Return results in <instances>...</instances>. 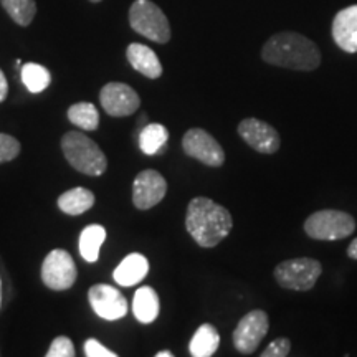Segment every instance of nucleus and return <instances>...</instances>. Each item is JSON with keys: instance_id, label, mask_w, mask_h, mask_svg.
<instances>
[{"instance_id": "1", "label": "nucleus", "mask_w": 357, "mask_h": 357, "mask_svg": "<svg viewBox=\"0 0 357 357\" xmlns=\"http://www.w3.org/2000/svg\"><path fill=\"white\" fill-rule=\"evenodd\" d=\"M234 227L231 213L207 197H195L187 205L185 229L202 248H213L230 235Z\"/></svg>"}, {"instance_id": "2", "label": "nucleus", "mask_w": 357, "mask_h": 357, "mask_svg": "<svg viewBox=\"0 0 357 357\" xmlns=\"http://www.w3.org/2000/svg\"><path fill=\"white\" fill-rule=\"evenodd\" d=\"M261 58L268 65L294 71H312L321 65L318 45L298 32L271 35L263 45Z\"/></svg>"}, {"instance_id": "3", "label": "nucleus", "mask_w": 357, "mask_h": 357, "mask_svg": "<svg viewBox=\"0 0 357 357\" xmlns=\"http://www.w3.org/2000/svg\"><path fill=\"white\" fill-rule=\"evenodd\" d=\"M61 151L70 166L84 176H102L108 169V159L101 147L83 132L68 131L61 137Z\"/></svg>"}, {"instance_id": "4", "label": "nucleus", "mask_w": 357, "mask_h": 357, "mask_svg": "<svg viewBox=\"0 0 357 357\" xmlns=\"http://www.w3.org/2000/svg\"><path fill=\"white\" fill-rule=\"evenodd\" d=\"M356 231V218L342 211H318L305 220V234L319 242L344 240Z\"/></svg>"}, {"instance_id": "5", "label": "nucleus", "mask_w": 357, "mask_h": 357, "mask_svg": "<svg viewBox=\"0 0 357 357\" xmlns=\"http://www.w3.org/2000/svg\"><path fill=\"white\" fill-rule=\"evenodd\" d=\"M129 25L136 33L155 43L171 40V25L166 13L151 0H136L129 8Z\"/></svg>"}, {"instance_id": "6", "label": "nucleus", "mask_w": 357, "mask_h": 357, "mask_svg": "<svg viewBox=\"0 0 357 357\" xmlns=\"http://www.w3.org/2000/svg\"><path fill=\"white\" fill-rule=\"evenodd\" d=\"M321 273L323 265L316 258L310 257L289 258L281 261L273 271L276 283L291 291H310L318 283Z\"/></svg>"}, {"instance_id": "7", "label": "nucleus", "mask_w": 357, "mask_h": 357, "mask_svg": "<svg viewBox=\"0 0 357 357\" xmlns=\"http://www.w3.org/2000/svg\"><path fill=\"white\" fill-rule=\"evenodd\" d=\"M77 276V265L66 250L55 248L45 257L42 265V280L45 287L55 289V291H65L73 287Z\"/></svg>"}, {"instance_id": "8", "label": "nucleus", "mask_w": 357, "mask_h": 357, "mask_svg": "<svg viewBox=\"0 0 357 357\" xmlns=\"http://www.w3.org/2000/svg\"><path fill=\"white\" fill-rule=\"evenodd\" d=\"M270 329V318L263 310H252L243 316L234 331V347L240 354L250 356L258 349Z\"/></svg>"}, {"instance_id": "9", "label": "nucleus", "mask_w": 357, "mask_h": 357, "mask_svg": "<svg viewBox=\"0 0 357 357\" xmlns=\"http://www.w3.org/2000/svg\"><path fill=\"white\" fill-rule=\"evenodd\" d=\"M182 149L185 155L197 159L199 162L211 167H220L225 162V151L215 137L205 129L192 128L182 137Z\"/></svg>"}, {"instance_id": "10", "label": "nucleus", "mask_w": 357, "mask_h": 357, "mask_svg": "<svg viewBox=\"0 0 357 357\" xmlns=\"http://www.w3.org/2000/svg\"><path fill=\"white\" fill-rule=\"evenodd\" d=\"M167 194V181L154 169L139 172L132 182V204L139 211H149L162 202Z\"/></svg>"}, {"instance_id": "11", "label": "nucleus", "mask_w": 357, "mask_h": 357, "mask_svg": "<svg viewBox=\"0 0 357 357\" xmlns=\"http://www.w3.org/2000/svg\"><path fill=\"white\" fill-rule=\"evenodd\" d=\"M100 102L102 109L113 118H124L136 113L141 106V98L126 83L111 82L101 88Z\"/></svg>"}, {"instance_id": "12", "label": "nucleus", "mask_w": 357, "mask_h": 357, "mask_svg": "<svg viewBox=\"0 0 357 357\" xmlns=\"http://www.w3.org/2000/svg\"><path fill=\"white\" fill-rule=\"evenodd\" d=\"M88 300L93 311L106 321H118L128 314V300L118 288L111 284L91 287L88 291Z\"/></svg>"}, {"instance_id": "13", "label": "nucleus", "mask_w": 357, "mask_h": 357, "mask_svg": "<svg viewBox=\"0 0 357 357\" xmlns=\"http://www.w3.org/2000/svg\"><path fill=\"white\" fill-rule=\"evenodd\" d=\"M238 136L247 144L260 154H275L278 153L281 139L276 129L261 119L247 118L236 126Z\"/></svg>"}, {"instance_id": "14", "label": "nucleus", "mask_w": 357, "mask_h": 357, "mask_svg": "<svg viewBox=\"0 0 357 357\" xmlns=\"http://www.w3.org/2000/svg\"><path fill=\"white\" fill-rule=\"evenodd\" d=\"M331 33L334 43L346 53H357V3L336 13Z\"/></svg>"}, {"instance_id": "15", "label": "nucleus", "mask_w": 357, "mask_h": 357, "mask_svg": "<svg viewBox=\"0 0 357 357\" xmlns=\"http://www.w3.org/2000/svg\"><path fill=\"white\" fill-rule=\"evenodd\" d=\"M128 61L136 71L144 75L146 78L158 79L162 75V65L154 50L142 43H131L126 50Z\"/></svg>"}, {"instance_id": "16", "label": "nucleus", "mask_w": 357, "mask_h": 357, "mask_svg": "<svg viewBox=\"0 0 357 357\" xmlns=\"http://www.w3.org/2000/svg\"><path fill=\"white\" fill-rule=\"evenodd\" d=\"M149 273V261L141 253H131L116 266L113 278L121 287H132L141 283Z\"/></svg>"}, {"instance_id": "17", "label": "nucleus", "mask_w": 357, "mask_h": 357, "mask_svg": "<svg viewBox=\"0 0 357 357\" xmlns=\"http://www.w3.org/2000/svg\"><path fill=\"white\" fill-rule=\"evenodd\" d=\"M160 310L159 296L154 288L142 287L134 293L132 300V312L136 318L142 324H151L158 319Z\"/></svg>"}, {"instance_id": "18", "label": "nucleus", "mask_w": 357, "mask_h": 357, "mask_svg": "<svg viewBox=\"0 0 357 357\" xmlns=\"http://www.w3.org/2000/svg\"><path fill=\"white\" fill-rule=\"evenodd\" d=\"M95 205V194L84 187H75L58 197V208L66 215L77 217L88 212Z\"/></svg>"}, {"instance_id": "19", "label": "nucleus", "mask_w": 357, "mask_h": 357, "mask_svg": "<svg viewBox=\"0 0 357 357\" xmlns=\"http://www.w3.org/2000/svg\"><path fill=\"white\" fill-rule=\"evenodd\" d=\"M220 346V334L213 324L205 323L199 326L189 342V352L192 357H211Z\"/></svg>"}, {"instance_id": "20", "label": "nucleus", "mask_w": 357, "mask_h": 357, "mask_svg": "<svg viewBox=\"0 0 357 357\" xmlns=\"http://www.w3.org/2000/svg\"><path fill=\"white\" fill-rule=\"evenodd\" d=\"M106 240V229L101 225H88L83 229L82 235H79L78 248L82 253L83 260L88 263H95L100 258L101 245Z\"/></svg>"}, {"instance_id": "21", "label": "nucleus", "mask_w": 357, "mask_h": 357, "mask_svg": "<svg viewBox=\"0 0 357 357\" xmlns=\"http://www.w3.org/2000/svg\"><path fill=\"white\" fill-rule=\"evenodd\" d=\"M169 139V131L164 124L153 123L147 124L141 129L139 134V147L141 151L147 155L158 154L164 149V146L167 144Z\"/></svg>"}, {"instance_id": "22", "label": "nucleus", "mask_w": 357, "mask_h": 357, "mask_svg": "<svg viewBox=\"0 0 357 357\" xmlns=\"http://www.w3.org/2000/svg\"><path fill=\"white\" fill-rule=\"evenodd\" d=\"M68 119L71 124L84 129V131H96L100 126V113L93 102H77L70 106Z\"/></svg>"}, {"instance_id": "23", "label": "nucleus", "mask_w": 357, "mask_h": 357, "mask_svg": "<svg viewBox=\"0 0 357 357\" xmlns=\"http://www.w3.org/2000/svg\"><path fill=\"white\" fill-rule=\"evenodd\" d=\"M22 82L30 93H42L50 86L52 75L45 66L38 63H25L22 66Z\"/></svg>"}, {"instance_id": "24", "label": "nucleus", "mask_w": 357, "mask_h": 357, "mask_svg": "<svg viewBox=\"0 0 357 357\" xmlns=\"http://www.w3.org/2000/svg\"><path fill=\"white\" fill-rule=\"evenodd\" d=\"M8 17L20 26H29L37 15L35 0H0Z\"/></svg>"}, {"instance_id": "25", "label": "nucleus", "mask_w": 357, "mask_h": 357, "mask_svg": "<svg viewBox=\"0 0 357 357\" xmlns=\"http://www.w3.org/2000/svg\"><path fill=\"white\" fill-rule=\"evenodd\" d=\"M20 142L10 134H0V164L10 162L20 154Z\"/></svg>"}, {"instance_id": "26", "label": "nucleus", "mask_w": 357, "mask_h": 357, "mask_svg": "<svg viewBox=\"0 0 357 357\" xmlns=\"http://www.w3.org/2000/svg\"><path fill=\"white\" fill-rule=\"evenodd\" d=\"M75 356V344L70 337L58 336L53 339L50 349L47 352V357H73Z\"/></svg>"}, {"instance_id": "27", "label": "nucleus", "mask_w": 357, "mask_h": 357, "mask_svg": "<svg viewBox=\"0 0 357 357\" xmlns=\"http://www.w3.org/2000/svg\"><path fill=\"white\" fill-rule=\"evenodd\" d=\"M291 352V341L288 337H276L261 352V357H287Z\"/></svg>"}, {"instance_id": "28", "label": "nucleus", "mask_w": 357, "mask_h": 357, "mask_svg": "<svg viewBox=\"0 0 357 357\" xmlns=\"http://www.w3.org/2000/svg\"><path fill=\"white\" fill-rule=\"evenodd\" d=\"M84 354L88 357H116V352L108 349L106 346H102L96 339H88L84 342Z\"/></svg>"}, {"instance_id": "29", "label": "nucleus", "mask_w": 357, "mask_h": 357, "mask_svg": "<svg viewBox=\"0 0 357 357\" xmlns=\"http://www.w3.org/2000/svg\"><path fill=\"white\" fill-rule=\"evenodd\" d=\"M7 95H8V83H7L6 75H3V71L0 70V102L6 101Z\"/></svg>"}, {"instance_id": "30", "label": "nucleus", "mask_w": 357, "mask_h": 357, "mask_svg": "<svg viewBox=\"0 0 357 357\" xmlns=\"http://www.w3.org/2000/svg\"><path fill=\"white\" fill-rule=\"evenodd\" d=\"M347 257H349L351 260H357V238L352 240L349 247H347Z\"/></svg>"}, {"instance_id": "31", "label": "nucleus", "mask_w": 357, "mask_h": 357, "mask_svg": "<svg viewBox=\"0 0 357 357\" xmlns=\"http://www.w3.org/2000/svg\"><path fill=\"white\" fill-rule=\"evenodd\" d=\"M174 354L171 351H159L158 354H155V357H172Z\"/></svg>"}, {"instance_id": "32", "label": "nucleus", "mask_w": 357, "mask_h": 357, "mask_svg": "<svg viewBox=\"0 0 357 357\" xmlns=\"http://www.w3.org/2000/svg\"><path fill=\"white\" fill-rule=\"evenodd\" d=\"M0 306H2V280H0Z\"/></svg>"}, {"instance_id": "33", "label": "nucleus", "mask_w": 357, "mask_h": 357, "mask_svg": "<svg viewBox=\"0 0 357 357\" xmlns=\"http://www.w3.org/2000/svg\"><path fill=\"white\" fill-rule=\"evenodd\" d=\"M89 2H93V3H98V2H101V0H89Z\"/></svg>"}]
</instances>
